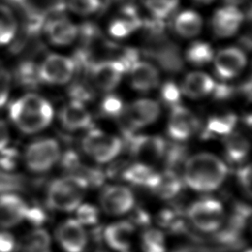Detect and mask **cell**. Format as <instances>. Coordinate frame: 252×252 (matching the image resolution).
Wrapping results in <instances>:
<instances>
[{"label":"cell","instance_id":"obj_1","mask_svg":"<svg viewBox=\"0 0 252 252\" xmlns=\"http://www.w3.org/2000/svg\"><path fill=\"white\" fill-rule=\"evenodd\" d=\"M227 174L225 163L218 157L201 153L189 158L184 164L185 183L193 190L211 192L218 189Z\"/></svg>","mask_w":252,"mask_h":252},{"label":"cell","instance_id":"obj_2","mask_svg":"<svg viewBox=\"0 0 252 252\" xmlns=\"http://www.w3.org/2000/svg\"><path fill=\"white\" fill-rule=\"evenodd\" d=\"M9 115L20 131L33 134L50 124L53 109L44 97L35 94H27L10 104Z\"/></svg>","mask_w":252,"mask_h":252},{"label":"cell","instance_id":"obj_3","mask_svg":"<svg viewBox=\"0 0 252 252\" xmlns=\"http://www.w3.org/2000/svg\"><path fill=\"white\" fill-rule=\"evenodd\" d=\"M88 182L79 175H69L53 180L47 188V203L58 211L72 212L80 206Z\"/></svg>","mask_w":252,"mask_h":252},{"label":"cell","instance_id":"obj_4","mask_svg":"<svg viewBox=\"0 0 252 252\" xmlns=\"http://www.w3.org/2000/svg\"><path fill=\"white\" fill-rule=\"evenodd\" d=\"M84 152L97 162H107L113 159L122 149V142L116 136L98 129L87 133L82 141Z\"/></svg>","mask_w":252,"mask_h":252},{"label":"cell","instance_id":"obj_5","mask_svg":"<svg viewBox=\"0 0 252 252\" xmlns=\"http://www.w3.org/2000/svg\"><path fill=\"white\" fill-rule=\"evenodd\" d=\"M60 158V147L56 140L43 138L31 143L25 152V162L33 172L49 170Z\"/></svg>","mask_w":252,"mask_h":252},{"label":"cell","instance_id":"obj_6","mask_svg":"<svg viewBox=\"0 0 252 252\" xmlns=\"http://www.w3.org/2000/svg\"><path fill=\"white\" fill-rule=\"evenodd\" d=\"M190 221L200 230L212 232L220 227L224 220L222 205L214 199L194 202L188 209Z\"/></svg>","mask_w":252,"mask_h":252},{"label":"cell","instance_id":"obj_7","mask_svg":"<svg viewBox=\"0 0 252 252\" xmlns=\"http://www.w3.org/2000/svg\"><path fill=\"white\" fill-rule=\"evenodd\" d=\"M75 70L74 60L60 54L47 55L37 67L39 80L52 85H62L69 82Z\"/></svg>","mask_w":252,"mask_h":252},{"label":"cell","instance_id":"obj_8","mask_svg":"<svg viewBox=\"0 0 252 252\" xmlns=\"http://www.w3.org/2000/svg\"><path fill=\"white\" fill-rule=\"evenodd\" d=\"M128 141L131 155L146 164L159 160L166 150L165 141L158 136H130Z\"/></svg>","mask_w":252,"mask_h":252},{"label":"cell","instance_id":"obj_9","mask_svg":"<svg viewBox=\"0 0 252 252\" xmlns=\"http://www.w3.org/2000/svg\"><path fill=\"white\" fill-rule=\"evenodd\" d=\"M197 116L184 106L176 105L172 107L168 124V135L177 141H183L193 136L199 128Z\"/></svg>","mask_w":252,"mask_h":252},{"label":"cell","instance_id":"obj_10","mask_svg":"<svg viewBox=\"0 0 252 252\" xmlns=\"http://www.w3.org/2000/svg\"><path fill=\"white\" fill-rule=\"evenodd\" d=\"M135 198L132 191L122 185L106 187L100 195L102 210L112 216H120L129 212L134 206Z\"/></svg>","mask_w":252,"mask_h":252},{"label":"cell","instance_id":"obj_11","mask_svg":"<svg viewBox=\"0 0 252 252\" xmlns=\"http://www.w3.org/2000/svg\"><path fill=\"white\" fill-rule=\"evenodd\" d=\"M91 78L94 86L105 92L112 91L122 79L125 69L118 60H104L90 67Z\"/></svg>","mask_w":252,"mask_h":252},{"label":"cell","instance_id":"obj_12","mask_svg":"<svg viewBox=\"0 0 252 252\" xmlns=\"http://www.w3.org/2000/svg\"><path fill=\"white\" fill-rule=\"evenodd\" d=\"M56 240L66 252H82L87 244L88 236L83 224L77 220L69 219L56 229Z\"/></svg>","mask_w":252,"mask_h":252},{"label":"cell","instance_id":"obj_13","mask_svg":"<svg viewBox=\"0 0 252 252\" xmlns=\"http://www.w3.org/2000/svg\"><path fill=\"white\" fill-rule=\"evenodd\" d=\"M123 112H125V119L128 126L137 129L155 122L159 115L160 108L157 101L142 98L132 102Z\"/></svg>","mask_w":252,"mask_h":252},{"label":"cell","instance_id":"obj_14","mask_svg":"<svg viewBox=\"0 0 252 252\" xmlns=\"http://www.w3.org/2000/svg\"><path fill=\"white\" fill-rule=\"evenodd\" d=\"M215 71L224 80L236 77L246 65V56L236 47H227L218 52L215 59Z\"/></svg>","mask_w":252,"mask_h":252},{"label":"cell","instance_id":"obj_15","mask_svg":"<svg viewBox=\"0 0 252 252\" xmlns=\"http://www.w3.org/2000/svg\"><path fill=\"white\" fill-rule=\"evenodd\" d=\"M29 210L26 202L16 194L0 195V226L9 228L23 221Z\"/></svg>","mask_w":252,"mask_h":252},{"label":"cell","instance_id":"obj_16","mask_svg":"<svg viewBox=\"0 0 252 252\" xmlns=\"http://www.w3.org/2000/svg\"><path fill=\"white\" fill-rule=\"evenodd\" d=\"M243 22V14L232 5L222 7L216 11L212 19V27L219 37L233 35Z\"/></svg>","mask_w":252,"mask_h":252},{"label":"cell","instance_id":"obj_17","mask_svg":"<svg viewBox=\"0 0 252 252\" xmlns=\"http://www.w3.org/2000/svg\"><path fill=\"white\" fill-rule=\"evenodd\" d=\"M62 126L70 131L89 128L92 125V116L84 104L72 100L66 104L59 113Z\"/></svg>","mask_w":252,"mask_h":252},{"label":"cell","instance_id":"obj_18","mask_svg":"<svg viewBox=\"0 0 252 252\" xmlns=\"http://www.w3.org/2000/svg\"><path fill=\"white\" fill-rule=\"evenodd\" d=\"M130 82L132 87L141 92H147L158 87L159 74L157 68L145 61H136L130 68Z\"/></svg>","mask_w":252,"mask_h":252},{"label":"cell","instance_id":"obj_19","mask_svg":"<svg viewBox=\"0 0 252 252\" xmlns=\"http://www.w3.org/2000/svg\"><path fill=\"white\" fill-rule=\"evenodd\" d=\"M44 31L48 40L55 45H68L78 35L77 27L66 18L49 20L45 24Z\"/></svg>","mask_w":252,"mask_h":252},{"label":"cell","instance_id":"obj_20","mask_svg":"<svg viewBox=\"0 0 252 252\" xmlns=\"http://www.w3.org/2000/svg\"><path fill=\"white\" fill-rule=\"evenodd\" d=\"M134 235V224L130 221L122 220L109 224L104 229V239L106 243L115 250L126 251L129 249Z\"/></svg>","mask_w":252,"mask_h":252},{"label":"cell","instance_id":"obj_21","mask_svg":"<svg viewBox=\"0 0 252 252\" xmlns=\"http://www.w3.org/2000/svg\"><path fill=\"white\" fill-rule=\"evenodd\" d=\"M215 85L209 75L203 72H192L184 78L180 91L188 97L201 98L211 94Z\"/></svg>","mask_w":252,"mask_h":252},{"label":"cell","instance_id":"obj_22","mask_svg":"<svg viewBox=\"0 0 252 252\" xmlns=\"http://www.w3.org/2000/svg\"><path fill=\"white\" fill-rule=\"evenodd\" d=\"M20 5L28 14L33 24L39 26L44 16L49 13L60 11L64 0H12Z\"/></svg>","mask_w":252,"mask_h":252},{"label":"cell","instance_id":"obj_23","mask_svg":"<svg viewBox=\"0 0 252 252\" xmlns=\"http://www.w3.org/2000/svg\"><path fill=\"white\" fill-rule=\"evenodd\" d=\"M160 174L149 164L138 162L125 167L122 171V178L134 185L145 186L153 189L158 182Z\"/></svg>","mask_w":252,"mask_h":252},{"label":"cell","instance_id":"obj_24","mask_svg":"<svg viewBox=\"0 0 252 252\" xmlns=\"http://www.w3.org/2000/svg\"><path fill=\"white\" fill-rule=\"evenodd\" d=\"M249 152L248 140L240 133L231 132L224 137V153L230 162L243 161Z\"/></svg>","mask_w":252,"mask_h":252},{"label":"cell","instance_id":"obj_25","mask_svg":"<svg viewBox=\"0 0 252 252\" xmlns=\"http://www.w3.org/2000/svg\"><path fill=\"white\" fill-rule=\"evenodd\" d=\"M174 30L183 37H193L202 30V19L196 12L185 10L176 16Z\"/></svg>","mask_w":252,"mask_h":252},{"label":"cell","instance_id":"obj_26","mask_svg":"<svg viewBox=\"0 0 252 252\" xmlns=\"http://www.w3.org/2000/svg\"><path fill=\"white\" fill-rule=\"evenodd\" d=\"M235 125L236 116L233 113L214 115L209 118L203 137L214 138L216 136H220L224 138L232 132Z\"/></svg>","mask_w":252,"mask_h":252},{"label":"cell","instance_id":"obj_27","mask_svg":"<svg viewBox=\"0 0 252 252\" xmlns=\"http://www.w3.org/2000/svg\"><path fill=\"white\" fill-rule=\"evenodd\" d=\"M181 187V179L177 176L175 171L167 169L160 174L158 184L152 190L161 199H170L180 192Z\"/></svg>","mask_w":252,"mask_h":252},{"label":"cell","instance_id":"obj_28","mask_svg":"<svg viewBox=\"0 0 252 252\" xmlns=\"http://www.w3.org/2000/svg\"><path fill=\"white\" fill-rule=\"evenodd\" d=\"M22 252H51L48 232L42 228L31 231L23 241Z\"/></svg>","mask_w":252,"mask_h":252},{"label":"cell","instance_id":"obj_29","mask_svg":"<svg viewBox=\"0 0 252 252\" xmlns=\"http://www.w3.org/2000/svg\"><path fill=\"white\" fill-rule=\"evenodd\" d=\"M186 59L195 66H203L213 60V47L204 41H195L189 45L185 53Z\"/></svg>","mask_w":252,"mask_h":252},{"label":"cell","instance_id":"obj_30","mask_svg":"<svg viewBox=\"0 0 252 252\" xmlns=\"http://www.w3.org/2000/svg\"><path fill=\"white\" fill-rule=\"evenodd\" d=\"M17 32V21L13 12L0 4V45L9 43Z\"/></svg>","mask_w":252,"mask_h":252},{"label":"cell","instance_id":"obj_31","mask_svg":"<svg viewBox=\"0 0 252 252\" xmlns=\"http://www.w3.org/2000/svg\"><path fill=\"white\" fill-rule=\"evenodd\" d=\"M143 252H165V239L163 233L156 228H149L142 235Z\"/></svg>","mask_w":252,"mask_h":252},{"label":"cell","instance_id":"obj_32","mask_svg":"<svg viewBox=\"0 0 252 252\" xmlns=\"http://www.w3.org/2000/svg\"><path fill=\"white\" fill-rule=\"evenodd\" d=\"M178 0H145V7L157 20L167 18L177 7Z\"/></svg>","mask_w":252,"mask_h":252},{"label":"cell","instance_id":"obj_33","mask_svg":"<svg viewBox=\"0 0 252 252\" xmlns=\"http://www.w3.org/2000/svg\"><path fill=\"white\" fill-rule=\"evenodd\" d=\"M68 7L76 14L87 16L100 7V0H67Z\"/></svg>","mask_w":252,"mask_h":252},{"label":"cell","instance_id":"obj_34","mask_svg":"<svg viewBox=\"0 0 252 252\" xmlns=\"http://www.w3.org/2000/svg\"><path fill=\"white\" fill-rule=\"evenodd\" d=\"M77 220L81 224L94 225L98 220L97 209L90 204H84L77 208Z\"/></svg>","mask_w":252,"mask_h":252},{"label":"cell","instance_id":"obj_35","mask_svg":"<svg viewBox=\"0 0 252 252\" xmlns=\"http://www.w3.org/2000/svg\"><path fill=\"white\" fill-rule=\"evenodd\" d=\"M101 112L108 116H119L120 114H123L124 106L122 103V100L113 94L107 95L105 98H103L101 105H100Z\"/></svg>","mask_w":252,"mask_h":252},{"label":"cell","instance_id":"obj_36","mask_svg":"<svg viewBox=\"0 0 252 252\" xmlns=\"http://www.w3.org/2000/svg\"><path fill=\"white\" fill-rule=\"evenodd\" d=\"M161 98L163 102L171 107L179 105V100L181 96V91L178 87L172 82H166L163 84L161 91H160Z\"/></svg>","mask_w":252,"mask_h":252},{"label":"cell","instance_id":"obj_37","mask_svg":"<svg viewBox=\"0 0 252 252\" xmlns=\"http://www.w3.org/2000/svg\"><path fill=\"white\" fill-rule=\"evenodd\" d=\"M237 181L240 186L246 191L248 194L251 191V168L249 165L241 167L238 169L237 174Z\"/></svg>","mask_w":252,"mask_h":252},{"label":"cell","instance_id":"obj_38","mask_svg":"<svg viewBox=\"0 0 252 252\" xmlns=\"http://www.w3.org/2000/svg\"><path fill=\"white\" fill-rule=\"evenodd\" d=\"M15 249V237L8 231H0V252H14Z\"/></svg>","mask_w":252,"mask_h":252},{"label":"cell","instance_id":"obj_39","mask_svg":"<svg viewBox=\"0 0 252 252\" xmlns=\"http://www.w3.org/2000/svg\"><path fill=\"white\" fill-rule=\"evenodd\" d=\"M9 94V80L6 73L0 68V107L6 102Z\"/></svg>","mask_w":252,"mask_h":252},{"label":"cell","instance_id":"obj_40","mask_svg":"<svg viewBox=\"0 0 252 252\" xmlns=\"http://www.w3.org/2000/svg\"><path fill=\"white\" fill-rule=\"evenodd\" d=\"M26 219L34 225H39L45 220V215L38 208H29Z\"/></svg>","mask_w":252,"mask_h":252},{"label":"cell","instance_id":"obj_41","mask_svg":"<svg viewBox=\"0 0 252 252\" xmlns=\"http://www.w3.org/2000/svg\"><path fill=\"white\" fill-rule=\"evenodd\" d=\"M0 164L5 168H11L16 163V153L13 150L4 149L1 151Z\"/></svg>","mask_w":252,"mask_h":252},{"label":"cell","instance_id":"obj_42","mask_svg":"<svg viewBox=\"0 0 252 252\" xmlns=\"http://www.w3.org/2000/svg\"><path fill=\"white\" fill-rule=\"evenodd\" d=\"M10 141V133L5 121L0 120V152L7 148Z\"/></svg>","mask_w":252,"mask_h":252},{"label":"cell","instance_id":"obj_43","mask_svg":"<svg viewBox=\"0 0 252 252\" xmlns=\"http://www.w3.org/2000/svg\"><path fill=\"white\" fill-rule=\"evenodd\" d=\"M195 1L196 3H199V4H209L211 2H213L214 0H193Z\"/></svg>","mask_w":252,"mask_h":252},{"label":"cell","instance_id":"obj_44","mask_svg":"<svg viewBox=\"0 0 252 252\" xmlns=\"http://www.w3.org/2000/svg\"><path fill=\"white\" fill-rule=\"evenodd\" d=\"M227 2H235V1H237V0H226Z\"/></svg>","mask_w":252,"mask_h":252},{"label":"cell","instance_id":"obj_45","mask_svg":"<svg viewBox=\"0 0 252 252\" xmlns=\"http://www.w3.org/2000/svg\"><path fill=\"white\" fill-rule=\"evenodd\" d=\"M246 252H251V251H250V249H248Z\"/></svg>","mask_w":252,"mask_h":252}]
</instances>
